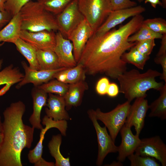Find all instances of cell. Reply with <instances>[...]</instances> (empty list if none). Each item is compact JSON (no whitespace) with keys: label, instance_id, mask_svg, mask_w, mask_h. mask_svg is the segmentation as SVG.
<instances>
[{"label":"cell","instance_id":"6da1fadb","mask_svg":"<svg viewBox=\"0 0 166 166\" xmlns=\"http://www.w3.org/2000/svg\"><path fill=\"white\" fill-rule=\"evenodd\" d=\"M144 20L136 15L118 29H112L104 34L94 33L87 42L77 64H81L86 74H105L116 79L126 71L127 63L121 59L123 54L134 46L128 42L129 37L136 32Z\"/></svg>","mask_w":166,"mask_h":166},{"label":"cell","instance_id":"7a4b0ae2","mask_svg":"<svg viewBox=\"0 0 166 166\" xmlns=\"http://www.w3.org/2000/svg\"><path fill=\"white\" fill-rule=\"evenodd\" d=\"M25 110V104L19 101L11 103L3 112L0 166H22V152L31 147L34 129L23 123Z\"/></svg>","mask_w":166,"mask_h":166},{"label":"cell","instance_id":"3957f363","mask_svg":"<svg viewBox=\"0 0 166 166\" xmlns=\"http://www.w3.org/2000/svg\"><path fill=\"white\" fill-rule=\"evenodd\" d=\"M161 75L158 71L150 69L142 73L136 69L126 71L117 78L120 84L119 92L124 94L130 102L138 97L145 98L149 90L159 91L162 89L163 82H157L156 80V77Z\"/></svg>","mask_w":166,"mask_h":166},{"label":"cell","instance_id":"277c9868","mask_svg":"<svg viewBox=\"0 0 166 166\" xmlns=\"http://www.w3.org/2000/svg\"><path fill=\"white\" fill-rule=\"evenodd\" d=\"M21 30L35 32L59 30L56 17L38 1H30L21 9Z\"/></svg>","mask_w":166,"mask_h":166},{"label":"cell","instance_id":"5b68a950","mask_svg":"<svg viewBox=\"0 0 166 166\" xmlns=\"http://www.w3.org/2000/svg\"><path fill=\"white\" fill-rule=\"evenodd\" d=\"M78 5L94 32L112 11L110 0H78Z\"/></svg>","mask_w":166,"mask_h":166},{"label":"cell","instance_id":"8992f818","mask_svg":"<svg viewBox=\"0 0 166 166\" xmlns=\"http://www.w3.org/2000/svg\"><path fill=\"white\" fill-rule=\"evenodd\" d=\"M127 101L119 104L110 112L104 113L99 108L93 109V113L97 120L102 122L107 128L109 135L115 142L120 130L124 124L131 106Z\"/></svg>","mask_w":166,"mask_h":166},{"label":"cell","instance_id":"52a82bcc","mask_svg":"<svg viewBox=\"0 0 166 166\" xmlns=\"http://www.w3.org/2000/svg\"><path fill=\"white\" fill-rule=\"evenodd\" d=\"M56 17L59 31L67 38L84 19L79 10L78 0H74Z\"/></svg>","mask_w":166,"mask_h":166},{"label":"cell","instance_id":"ba28073f","mask_svg":"<svg viewBox=\"0 0 166 166\" xmlns=\"http://www.w3.org/2000/svg\"><path fill=\"white\" fill-rule=\"evenodd\" d=\"M88 114L96 130L98 145V153L96 161L97 166L102 164L104 159L109 153H116L118 151V147L107 132L106 127H101L98 123L92 109L88 111Z\"/></svg>","mask_w":166,"mask_h":166},{"label":"cell","instance_id":"9c48e42d","mask_svg":"<svg viewBox=\"0 0 166 166\" xmlns=\"http://www.w3.org/2000/svg\"><path fill=\"white\" fill-rule=\"evenodd\" d=\"M135 152L140 156L153 157L162 166H166V145L159 136L141 139Z\"/></svg>","mask_w":166,"mask_h":166},{"label":"cell","instance_id":"30bf717a","mask_svg":"<svg viewBox=\"0 0 166 166\" xmlns=\"http://www.w3.org/2000/svg\"><path fill=\"white\" fill-rule=\"evenodd\" d=\"M42 123L45 126V127L41 130L39 141L34 148L29 151L28 154V160L32 164H35L43 159L42 157L43 148L42 143L45 135L49 129L53 128H57L62 136L66 135L68 128L66 120L55 121L46 115L42 119Z\"/></svg>","mask_w":166,"mask_h":166},{"label":"cell","instance_id":"8fae6325","mask_svg":"<svg viewBox=\"0 0 166 166\" xmlns=\"http://www.w3.org/2000/svg\"><path fill=\"white\" fill-rule=\"evenodd\" d=\"M145 8L141 6L112 11L103 23L94 34L97 36L102 35L121 23L131 17L140 14L145 11Z\"/></svg>","mask_w":166,"mask_h":166},{"label":"cell","instance_id":"7c38bea8","mask_svg":"<svg viewBox=\"0 0 166 166\" xmlns=\"http://www.w3.org/2000/svg\"><path fill=\"white\" fill-rule=\"evenodd\" d=\"M20 38L37 49L53 51L56 45V34L53 31L32 32L21 30Z\"/></svg>","mask_w":166,"mask_h":166},{"label":"cell","instance_id":"4fadbf2b","mask_svg":"<svg viewBox=\"0 0 166 166\" xmlns=\"http://www.w3.org/2000/svg\"><path fill=\"white\" fill-rule=\"evenodd\" d=\"M144 97L136 98L131 105L124 125L131 128H135L136 135H139L144 126L145 118L149 109L148 100Z\"/></svg>","mask_w":166,"mask_h":166},{"label":"cell","instance_id":"5bb4252c","mask_svg":"<svg viewBox=\"0 0 166 166\" xmlns=\"http://www.w3.org/2000/svg\"><path fill=\"white\" fill-rule=\"evenodd\" d=\"M94 33L92 28L85 18L67 38L72 42L73 56L77 63L87 42Z\"/></svg>","mask_w":166,"mask_h":166},{"label":"cell","instance_id":"9a60e30c","mask_svg":"<svg viewBox=\"0 0 166 166\" xmlns=\"http://www.w3.org/2000/svg\"><path fill=\"white\" fill-rule=\"evenodd\" d=\"M21 65L25 74L22 80L16 86L17 89L30 83L34 86L41 85L54 79L55 75L59 72L67 69L62 67L53 70H35L30 68L24 61L21 62Z\"/></svg>","mask_w":166,"mask_h":166},{"label":"cell","instance_id":"2e32d148","mask_svg":"<svg viewBox=\"0 0 166 166\" xmlns=\"http://www.w3.org/2000/svg\"><path fill=\"white\" fill-rule=\"evenodd\" d=\"M56 43L54 51L57 55L61 67L66 68L77 65L73 52V46L70 41L58 31L56 34Z\"/></svg>","mask_w":166,"mask_h":166},{"label":"cell","instance_id":"e0dca14e","mask_svg":"<svg viewBox=\"0 0 166 166\" xmlns=\"http://www.w3.org/2000/svg\"><path fill=\"white\" fill-rule=\"evenodd\" d=\"M121 137V144L118 147L117 160L121 162L124 161L130 155L134 153L140 144L141 139L139 136L134 135L131 128L124 125L120 130Z\"/></svg>","mask_w":166,"mask_h":166},{"label":"cell","instance_id":"ac0fdd59","mask_svg":"<svg viewBox=\"0 0 166 166\" xmlns=\"http://www.w3.org/2000/svg\"><path fill=\"white\" fill-rule=\"evenodd\" d=\"M33 102V112L30 116L29 122L34 129L41 130L43 127L41 123V115L42 108L46 105L47 93L34 86L32 90Z\"/></svg>","mask_w":166,"mask_h":166},{"label":"cell","instance_id":"d6986e66","mask_svg":"<svg viewBox=\"0 0 166 166\" xmlns=\"http://www.w3.org/2000/svg\"><path fill=\"white\" fill-rule=\"evenodd\" d=\"M45 109L46 115L55 121L68 120L69 116L65 109V103L63 97L49 93Z\"/></svg>","mask_w":166,"mask_h":166},{"label":"cell","instance_id":"ffe728a7","mask_svg":"<svg viewBox=\"0 0 166 166\" xmlns=\"http://www.w3.org/2000/svg\"><path fill=\"white\" fill-rule=\"evenodd\" d=\"M88 89L87 83L85 80L69 84L67 91L63 97L66 109L69 110L72 106L80 105L82 102L85 91Z\"/></svg>","mask_w":166,"mask_h":166},{"label":"cell","instance_id":"44dd1931","mask_svg":"<svg viewBox=\"0 0 166 166\" xmlns=\"http://www.w3.org/2000/svg\"><path fill=\"white\" fill-rule=\"evenodd\" d=\"M21 19L19 12L12 17L10 21L0 30V42L14 44L20 38Z\"/></svg>","mask_w":166,"mask_h":166},{"label":"cell","instance_id":"7402d4cb","mask_svg":"<svg viewBox=\"0 0 166 166\" xmlns=\"http://www.w3.org/2000/svg\"><path fill=\"white\" fill-rule=\"evenodd\" d=\"M85 75L83 65L78 64L74 67L59 72L55 75L54 78L65 84H71L85 80Z\"/></svg>","mask_w":166,"mask_h":166},{"label":"cell","instance_id":"603a6c76","mask_svg":"<svg viewBox=\"0 0 166 166\" xmlns=\"http://www.w3.org/2000/svg\"><path fill=\"white\" fill-rule=\"evenodd\" d=\"M36 56L39 70H53L62 68L58 57L53 50L37 49Z\"/></svg>","mask_w":166,"mask_h":166},{"label":"cell","instance_id":"cb8c5ba5","mask_svg":"<svg viewBox=\"0 0 166 166\" xmlns=\"http://www.w3.org/2000/svg\"><path fill=\"white\" fill-rule=\"evenodd\" d=\"M3 62V60L0 59V86L7 83L14 85L22 80L24 74L21 72L18 67H14L13 64L1 70Z\"/></svg>","mask_w":166,"mask_h":166},{"label":"cell","instance_id":"d4e9b609","mask_svg":"<svg viewBox=\"0 0 166 166\" xmlns=\"http://www.w3.org/2000/svg\"><path fill=\"white\" fill-rule=\"evenodd\" d=\"M17 50L26 58L32 69L39 70L37 56V49L20 38L14 43Z\"/></svg>","mask_w":166,"mask_h":166},{"label":"cell","instance_id":"484cf974","mask_svg":"<svg viewBox=\"0 0 166 166\" xmlns=\"http://www.w3.org/2000/svg\"><path fill=\"white\" fill-rule=\"evenodd\" d=\"M61 142V135L53 136L48 144L50 153L55 159V166H70L69 158L64 157L60 152V147Z\"/></svg>","mask_w":166,"mask_h":166},{"label":"cell","instance_id":"4316f807","mask_svg":"<svg viewBox=\"0 0 166 166\" xmlns=\"http://www.w3.org/2000/svg\"><path fill=\"white\" fill-rule=\"evenodd\" d=\"M160 96L149 105L150 117H157L163 120L166 119V83L159 91Z\"/></svg>","mask_w":166,"mask_h":166},{"label":"cell","instance_id":"83f0119b","mask_svg":"<svg viewBox=\"0 0 166 166\" xmlns=\"http://www.w3.org/2000/svg\"><path fill=\"white\" fill-rule=\"evenodd\" d=\"M121 59L126 63L131 64L139 69L143 70L149 56L144 55L140 53L134 46L128 52H124Z\"/></svg>","mask_w":166,"mask_h":166},{"label":"cell","instance_id":"f1b7e54d","mask_svg":"<svg viewBox=\"0 0 166 166\" xmlns=\"http://www.w3.org/2000/svg\"><path fill=\"white\" fill-rule=\"evenodd\" d=\"M37 87L47 93H54L63 97L67 91L69 84L56 79L51 80Z\"/></svg>","mask_w":166,"mask_h":166},{"label":"cell","instance_id":"f546056e","mask_svg":"<svg viewBox=\"0 0 166 166\" xmlns=\"http://www.w3.org/2000/svg\"><path fill=\"white\" fill-rule=\"evenodd\" d=\"M163 34L154 32L142 23L139 30L133 35L128 37V42H133L149 39H161Z\"/></svg>","mask_w":166,"mask_h":166},{"label":"cell","instance_id":"4dcf8cb0","mask_svg":"<svg viewBox=\"0 0 166 166\" xmlns=\"http://www.w3.org/2000/svg\"><path fill=\"white\" fill-rule=\"evenodd\" d=\"M74 0H38L46 10L53 14L61 12Z\"/></svg>","mask_w":166,"mask_h":166},{"label":"cell","instance_id":"1f68e13d","mask_svg":"<svg viewBox=\"0 0 166 166\" xmlns=\"http://www.w3.org/2000/svg\"><path fill=\"white\" fill-rule=\"evenodd\" d=\"M131 166H160V165L152 157L141 156L133 153L127 157Z\"/></svg>","mask_w":166,"mask_h":166},{"label":"cell","instance_id":"d6a6232c","mask_svg":"<svg viewBox=\"0 0 166 166\" xmlns=\"http://www.w3.org/2000/svg\"><path fill=\"white\" fill-rule=\"evenodd\" d=\"M142 24L154 32L162 34H166V21L162 18L148 19L144 20Z\"/></svg>","mask_w":166,"mask_h":166},{"label":"cell","instance_id":"836d02e7","mask_svg":"<svg viewBox=\"0 0 166 166\" xmlns=\"http://www.w3.org/2000/svg\"><path fill=\"white\" fill-rule=\"evenodd\" d=\"M31 0H6L5 11L12 17L18 13L22 7Z\"/></svg>","mask_w":166,"mask_h":166},{"label":"cell","instance_id":"e575fe53","mask_svg":"<svg viewBox=\"0 0 166 166\" xmlns=\"http://www.w3.org/2000/svg\"><path fill=\"white\" fill-rule=\"evenodd\" d=\"M155 46V39H149L136 42L134 46L142 54L149 56Z\"/></svg>","mask_w":166,"mask_h":166},{"label":"cell","instance_id":"d590c367","mask_svg":"<svg viewBox=\"0 0 166 166\" xmlns=\"http://www.w3.org/2000/svg\"><path fill=\"white\" fill-rule=\"evenodd\" d=\"M112 11L129 8L137 5L136 2L130 0H110Z\"/></svg>","mask_w":166,"mask_h":166},{"label":"cell","instance_id":"8d00e7d4","mask_svg":"<svg viewBox=\"0 0 166 166\" xmlns=\"http://www.w3.org/2000/svg\"><path fill=\"white\" fill-rule=\"evenodd\" d=\"M109 84V80L107 77H104L100 79L97 82L96 87L97 93L101 95L106 94Z\"/></svg>","mask_w":166,"mask_h":166},{"label":"cell","instance_id":"74e56055","mask_svg":"<svg viewBox=\"0 0 166 166\" xmlns=\"http://www.w3.org/2000/svg\"><path fill=\"white\" fill-rule=\"evenodd\" d=\"M155 62L161 65L162 69V73L160 76V79L163 80L166 83V55L159 57H156L154 59Z\"/></svg>","mask_w":166,"mask_h":166},{"label":"cell","instance_id":"f35d334b","mask_svg":"<svg viewBox=\"0 0 166 166\" xmlns=\"http://www.w3.org/2000/svg\"><path fill=\"white\" fill-rule=\"evenodd\" d=\"M119 92V89L117 85L114 83H110L106 94L110 97H114L118 95Z\"/></svg>","mask_w":166,"mask_h":166},{"label":"cell","instance_id":"ab89813d","mask_svg":"<svg viewBox=\"0 0 166 166\" xmlns=\"http://www.w3.org/2000/svg\"><path fill=\"white\" fill-rule=\"evenodd\" d=\"M12 17L7 12L0 11V30L11 20Z\"/></svg>","mask_w":166,"mask_h":166},{"label":"cell","instance_id":"60d3db41","mask_svg":"<svg viewBox=\"0 0 166 166\" xmlns=\"http://www.w3.org/2000/svg\"><path fill=\"white\" fill-rule=\"evenodd\" d=\"M161 39V45L156 57L166 54V34H163Z\"/></svg>","mask_w":166,"mask_h":166},{"label":"cell","instance_id":"b9f144b4","mask_svg":"<svg viewBox=\"0 0 166 166\" xmlns=\"http://www.w3.org/2000/svg\"><path fill=\"white\" fill-rule=\"evenodd\" d=\"M35 166H54L55 163L53 162H49L45 160L44 159L34 164Z\"/></svg>","mask_w":166,"mask_h":166},{"label":"cell","instance_id":"7bdbcfd3","mask_svg":"<svg viewBox=\"0 0 166 166\" xmlns=\"http://www.w3.org/2000/svg\"><path fill=\"white\" fill-rule=\"evenodd\" d=\"M149 2L150 3L152 6L155 8L157 5L162 6V2L160 0H145L144 3H147Z\"/></svg>","mask_w":166,"mask_h":166},{"label":"cell","instance_id":"ee69618b","mask_svg":"<svg viewBox=\"0 0 166 166\" xmlns=\"http://www.w3.org/2000/svg\"><path fill=\"white\" fill-rule=\"evenodd\" d=\"M12 83H7L0 90V96L4 94L10 89V87L13 85Z\"/></svg>","mask_w":166,"mask_h":166},{"label":"cell","instance_id":"f6af8a7d","mask_svg":"<svg viewBox=\"0 0 166 166\" xmlns=\"http://www.w3.org/2000/svg\"><path fill=\"white\" fill-rule=\"evenodd\" d=\"M6 0H0V11L2 12H5V3Z\"/></svg>","mask_w":166,"mask_h":166},{"label":"cell","instance_id":"bcb514c9","mask_svg":"<svg viewBox=\"0 0 166 166\" xmlns=\"http://www.w3.org/2000/svg\"><path fill=\"white\" fill-rule=\"evenodd\" d=\"M2 122L1 121V116H0V145L2 142Z\"/></svg>","mask_w":166,"mask_h":166},{"label":"cell","instance_id":"7dc6e473","mask_svg":"<svg viewBox=\"0 0 166 166\" xmlns=\"http://www.w3.org/2000/svg\"><path fill=\"white\" fill-rule=\"evenodd\" d=\"M162 7L164 8H166V0H162Z\"/></svg>","mask_w":166,"mask_h":166},{"label":"cell","instance_id":"c3c4849f","mask_svg":"<svg viewBox=\"0 0 166 166\" xmlns=\"http://www.w3.org/2000/svg\"><path fill=\"white\" fill-rule=\"evenodd\" d=\"M136 0L138 1V2L140 3L143 2L144 0Z\"/></svg>","mask_w":166,"mask_h":166},{"label":"cell","instance_id":"681fc988","mask_svg":"<svg viewBox=\"0 0 166 166\" xmlns=\"http://www.w3.org/2000/svg\"><path fill=\"white\" fill-rule=\"evenodd\" d=\"M4 42H3L2 43H1L0 42V47L2 46L4 44Z\"/></svg>","mask_w":166,"mask_h":166}]
</instances>
